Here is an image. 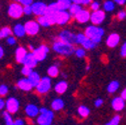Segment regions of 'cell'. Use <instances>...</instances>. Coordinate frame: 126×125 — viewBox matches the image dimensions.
Masks as SVG:
<instances>
[{
	"label": "cell",
	"instance_id": "20",
	"mask_svg": "<svg viewBox=\"0 0 126 125\" xmlns=\"http://www.w3.org/2000/svg\"><path fill=\"white\" fill-rule=\"evenodd\" d=\"M17 87L19 89H21L22 91H30L31 89H32V86H31V84L28 81L27 78H22V79L18 80Z\"/></svg>",
	"mask_w": 126,
	"mask_h": 125
},
{
	"label": "cell",
	"instance_id": "25",
	"mask_svg": "<svg viewBox=\"0 0 126 125\" xmlns=\"http://www.w3.org/2000/svg\"><path fill=\"white\" fill-rule=\"evenodd\" d=\"M64 101H63L62 99H60V98H56V99H54L53 101H52V103H51V108L53 109V110H55V111H59V110H61V109H63L64 108Z\"/></svg>",
	"mask_w": 126,
	"mask_h": 125
},
{
	"label": "cell",
	"instance_id": "33",
	"mask_svg": "<svg viewBox=\"0 0 126 125\" xmlns=\"http://www.w3.org/2000/svg\"><path fill=\"white\" fill-rule=\"evenodd\" d=\"M3 117H4V121H5V124L6 125H12L13 124V119H12L11 115L8 112L4 111L3 112Z\"/></svg>",
	"mask_w": 126,
	"mask_h": 125
},
{
	"label": "cell",
	"instance_id": "51",
	"mask_svg": "<svg viewBox=\"0 0 126 125\" xmlns=\"http://www.w3.org/2000/svg\"><path fill=\"white\" fill-rule=\"evenodd\" d=\"M29 49L31 50V52H32V51L34 50V47H33V46H32V45H29Z\"/></svg>",
	"mask_w": 126,
	"mask_h": 125
},
{
	"label": "cell",
	"instance_id": "40",
	"mask_svg": "<svg viewBox=\"0 0 126 125\" xmlns=\"http://www.w3.org/2000/svg\"><path fill=\"white\" fill-rule=\"evenodd\" d=\"M18 3L23 7V6H30L33 2L31 0H20V1H18Z\"/></svg>",
	"mask_w": 126,
	"mask_h": 125
},
{
	"label": "cell",
	"instance_id": "32",
	"mask_svg": "<svg viewBox=\"0 0 126 125\" xmlns=\"http://www.w3.org/2000/svg\"><path fill=\"white\" fill-rule=\"evenodd\" d=\"M36 22L38 23L39 26H43V27H49V26H50L49 23H48V21L46 20L45 16H38Z\"/></svg>",
	"mask_w": 126,
	"mask_h": 125
},
{
	"label": "cell",
	"instance_id": "50",
	"mask_svg": "<svg viewBox=\"0 0 126 125\" xmlns=\"http://www.w3.org/2000/svg\"><path fill=\"white\" fill-rule=\"evenodd\" d=\"M3 55H4V49H3L2 46H0V59L3 57Z\"/></svg>",
	"mask_w": 126,
	"mask_h": 125
},
{
	"label": "cell",
	"instance_id": "10",
	"mask_svg": "<svg viewBox=\"0 0 126 125\" xmlns=\"http://www.w3.org/2000/svg\"><path fill=\"white\" fill-rule=\"evenodd\" d=\"M31 9H32V13L35 14L36 16H44L46 9H47V4L42 2V1H37L33 2L31 4Z\"/></svg>",
	"mask_w": 126,
	"mask_h": 125
},
{
	"label": "cell",
	"instance_id": "21",
	"mask_svg": "<svg viewBox=\"0 0 126 125\" xmlns=\"http://www.w3.org/2000/svg\"><path fill=\"white\" fill-rule=\"evenodd\" d=\"M67 88H68V84L66 81H59L58 83H56L54 90L58 94H63L64 92H66Z\"/></svg>",
	"mask_w": 126,
	"mask_h": 125
},
{
	"label": "cell",
	"instance_id": "23",
	"mask_svg": "<svg viewBox=\"0 0 126 125\" xmlns=\"http://www.w3.org/2000/svg\"><path fill=\"white\" fill-rule=\"evenodd\" d=\"M12 33H14V35L16 37H23L26 33H25V30H24V26L22 24H16L13 28Z\"/></svg>",
	"mask_w": 126,
	"mask_h": 125
},
{
	"label": "cell",
	"instance_id": "36",
	"mask_svg": "<svg viewBox=\"0 0 126 125\" xmlns=\"http://www.w3.org/2000/svg\"><path fill=\"white\" fill-rule=\"evenodd\" d=\"M120 116L119 115H115L111 120H110L108 123H106L105 125H119L120 123Z\"/></svg>",
	"mask_w": 126,
	"mask_h": 125
},
{
	"label": "cell",
	"instance_id": "37",
	"mask_svg": "<svg viewBox=\"0 0 126 125\" xmlns=\"http://www.w3.org/2000/svg\"><path fill=\"white\" fill-rule=\"evenodd\" d=\"M90 8H91V10L93 12L94 11H97V10L100 9V3L98 1H93V2L90 3Z\"/></svg>",
	"mask_w": 126,
	"mask_h": 125
},
{
	"label": "cell",
	"instance_id": "35",
	"mask_svg": "<svg viewBox=\"0 0 126 125\" xmlns=\"http://www.w3.org/2000/svg\"><path fill=\"white\" fill-rule=\"evenodd\" d=\"M74 53H75V55H76L78 58H83V57H85V55H86V52H85V50H84L83 48L74 49Z\"/></svg>",
	"mask_w": 126,
	"mask_h": 125
},
{
	"label": "cell",
	"instance_id": "8",
	"mask_svg": "<svg viewBox=\"0 0 126 125\" xmlns=\"http://www.w3.org/2000/svg\"><path fill=\"white\" fill-rule=\"evenodd\" d=\"M24 30H25V33L28 34V35H36L38 32H39V29H40V26L38 25V23L34 20H29L27 21L24 25Z\"/></svg>",
	"mask_w": 126,
	"mask_h": 125
},
{
	"label": "cell",
	"instance_id": "12",
	"mask_svg": "<svg viewBox=\"0 0 126 125\" xmlns=\"http://www.w3.org/2000/svg\"><path fill=\"white\" fill-rule=\"evenodd\" d=\"M70 20V16L67 11H58L55 15V24L64 25L68 23Z\"/></svg>",
	"mask_w": 126,
	"mask_h": 125
},
{
	"label": "cell",
	"instance_id": "4",
	"mask_svg": "<svg viewBox=\"0 0 126 125\" xmlns=\"http://www.w3.org/2000/svg\"><path fill=\"white\" fill-rule=\"evenodd\" d=\"M7 13L12 18H15V19L20 18L23 15V7L18 2H12L8 6Z\"/></svg>",
	"mask_w": 126,
	"mask_h": 125
},
{
	"label": "cell",
	"instance_id": "14",
	"mask_svg": "<svg viewBox=\"0 0 126 125\" xmlns=\"http://www.w3.org/2000/svg\"><path fill=\"white\" fill-rule=\"evenodd\" d=\"M74 18L77 20V22H79V23H86L90 19V12L86 9H81L80 12L78 13Z\"/></svg>",
	"mask_w": 126,
	"mask_h": 125
},
{
	"label": "cell",
	"instance_id": "48",
	"mask_svg": "<svg viewBox=\"0 0 126 125\" xmlns=\"http://www.w3.org/2000/svg\"><path fill=\"white\" fill-rule=\"evenodd\" d=\"M120 98H121V99H123V100L125 101V98H126V90H125V89H123V90H122L121 95H120Z\"/></svg>",
	"mask_w": 126,
	"mask_h": 125
},
{
	"label": "cell",
	"instance_id": "16",
	"mask_svg": "<svg viewBox=\"0 0 126 125\" xmlns=\"http://www.w3.org/2000/svg\"><path fill=\"white\" fill-rule=\"evenodd\" d=\"M119 41H120V36H119V34H117V33H112V34H110V35L107 37V39H106V44H107L108 47L113 48V47H115V46L118 45Z\"/></svg>",
	"mask_w": 126,
	"mask_h": 125
},
{
	"label": "cell",
	"instance_id": "38",
	"mask_svg": "<svg viewBox=\"0 0 126 125\" xmlns=\"http://www.w3.org/2000/svg\"><path fill=\"white\" fill-rule=\"evenodd\" d=\"M8 93V87L4 84L0 85V96H5Z\"/></svg>",
	"mask_w": 126,
	"mask_h": 125
},
{
	"label": "cell",
	"instance_id": "47",
	"mask_svg": "<svg viewBox=\"0 0 126 125\" xmlns=\"http://www.w3.org/2000/svg\"><path fill=\"white\" fill-rule=\"evenodd\" d=\"M4 107H5V101L2 98H0V110H2Z\"/></svg>",
	"mask_w": 126,
	"mask_h": 125
},
{
	"label": "cell",
	"instance_id": "39",
	"mask_svg": "<svg viewBox=\"0 0 126 125\" xmlns=\"http://www.w3.org/2000/svg\"><path fill=\"white\" fill-rule=\"evenodd\" d=\"M32 72V69H30V68H28V67H25V66H23V68L21 69V73L24 75V76H29V74Z\"/></svg>",
	"mask_w": 126,
	"mask_h": 125
},
{
	"label": "cell",
	"instance_id": "45",
	"mask_svg": "<svg viewBox=\"0 0 126 125\" xmlns=\"http://www.w3.org/2000/svg\"><path fill=\"white\" fill-rule=\"evenodd\" d=\"M103 104V100L101 98H98L95 100V102H94V105H95V107H100L101 105Z\"/></svg>",
	"mask_w": 126,
	"mask_h": 125
},
{
	"label": "cell",
	"instance_id": "27",
	"mask_svg": "<svg viewBox=\"0 0 126 125\" xmlns=\"http://www.w3.org/2000/svg\"><path fill=\"white\" fill-rule=\"evenodd\" d=\"M11 35H12V30L9 27H3L2 29H0V39L8 38Z\"/></svg>",
	"mask_w": 126,
	"mask_h": 125
},
{
	"label": "cell",
	"instance_id": "46",
	"mask_svg": "<svg viewBox=\"0 0 126 125\" xmlns=\"http://www.w3.org/2000/svg\"><path fill=\"white\" fill-rule=\"evenodd\" d=\"M25 123H24V121L22 120V119H16L15 121H13V124L12 125H24Z\"/></svg>",
	"mask_w": 126,
	"mask_h": 125
},
{
	"label": "cell",
	"instance_id": "43",
	"mask_svg": "<svg viewBox=\"0 0 126 125\" xmlns=\"http://www.w3.org/2000/svg\"><path fill=\"white\" fill-rule=\"evenodd\" d=\"M125 17H126V13H125V11H119V12H118V14H117V18H118L119 20H124Z\"/></svg>",
	"mask_w": 126,
	"mask_h": 125
},
{
	"label": "cell",
	"instance_id": "6",
	"mask_svg": "<svg viewBox=\"0 0 126 125\" xmlns=\"http://www.w3.org/2000/svg\"><path fill=\"white\" fill-rule=\"evenodd\" d=\"M61 42L65 43V44H68V45H74L76 44V36L74 33L70 32L68 30H63L62 32H60L59 34V39Z\"/></svg>",
	"mask_w": 126,
	"mask_h": 125
},
{
	"label": "cell",
	"instance_id": "9",
	"mask_svg": "<svg viewBox=\"0 0 126 125\" xmlns=\"http://www.w3.org/2000/svg\"><path fill=\"white\" fill-rule=\"evenodd\" d=\"M48 52H49L48 46H46V45H40L38 48H36V49H34L32 51V54L35 57V59L37 60V62H39V61H43L47 57V54H48Z\"/></svg>",
	"mask_w": 126,
	"mask_h": 125
},
{
	"label": "cell",
	"instance_id": "29",
	"mask_svg": "<svg viewBox=\"0 0 126 125\" xmlns=\"http://www.w3.org/2000/svg\"><path fill=\"white\" fill-rule=\"evenodd\" d=\"M89 113H90V110H89L88 107H86L84 105H81V106L78 107V114H79L81 117L85 118L89 115Z\"/></svg>",
	"mask_w": 126,
	"mask_h": 125
},
{
	"label": "cell",
	"instance_id": "24",
	"mask_svg": "<svg viewBox=\"0 0 126 125\" xmlns=\"http://www.w3.org/2000/svg\"><path fill=\"white\" fill-rule=\"evenodd\" d=\"M81 9H82V6L72 3V4L70 5V7L68 8V14H69V16H70V17H75L76 15L80 12Z\"/></svg>",
	"mask_w": 126,
	"mask_h": 125
},
{
	"label": "cell",
	"instance_id": "17",
	"mask_svg": "<svg viewBox=\"0 0 126 125\" xmlns=\"http://www.w3.org/2000/svg\"><path fill=\"white\" fill-rule=\"evenodd\" d=\"M111 106L115 111H121L124 109L125 101L123 99H121L120 97H115V98H113V100L111 102Z\"/></svg>",
	"mask_w": 126,
	"mask_h": 125
},
{
	"label": "cell",
	"instance_id": "44",
	"mask_svg": "<svg viewBox=\"0 0 126 125\" xmlns=\"http://www.w3.org/2000/svg\"><path fill=\"white\" fill-rule=\"evenodd\" d=\"M120 55L122 57H125L126 56V44L123 43L122 46H121V49H120Z\"/></svg>",
	"mask_w": 126,
	"mask_h": 125
},
{
	"label": "cell",
	"instance_id": "22",
	"mask_svg": "<svg viewBox=\"0 0 126 125\" xmlns=\"http://www.w3.org/2000/svg\"><path fill=\"white\" fill-rule=\"evenodd\" d=\"M56 4L59 11H66L72 4V1H70V0H58Z\"/></svg>",
	"mask_w": 126,
	"mask_h": 125
},
{
	"label": "cell",
	"instance_id": "30",
	"mask_svg": "<svg viewBox=\"0 0 126 125\" xmlns=\"http://www.w3.org/2000/svg\"><path fill=\"white\" fill-rule=\"evenodd\" d=\"M103 8H104V11L106 12H111L115 8V3L113 1H105L103 3Z\"/></svg>",
	"mask_w": 126,
	"mask_h": 125
},
{
	"label": "cell",
	"instance_id": "52",
	"mask_svg": "<svg viewBox=\"0 0 126 125\" xmlns=\"http://www.w3.org/2000/svg\"><path fill=\"white\" fill-rule=\"evenodd\" d=\"M89 69H90V66H89V65H87V66H86V70H89Z\"/></svg>",
	"mask_w": 126,
	"mask_h": 125
},
{
	"label": "cell",
	"instance_id": "11",
	"mask_svg": "<svg viewBox=\"0 0 126 125\" xmlns=\"http://www.w3.org/2000/svg\"><path fill=\"white\" fill-rule=\"evenodd\" d=\"M92 22V25L94 26H97L99 24H101L104 20H105V12L103 10H97V11H94L92 13H90V19Z\"/></svg>",
	"mask_w": 126,
	"mask_h": 125
},
{
	"label": "cell",
	"instance_id": "5",
	"mask_svg": "<svg viewBox=\"0 0 126 125\" xmlns=\"http://www.w3.org/2000/svg\"><path fill=\"white\" fill-rule=\"evenodd\" d=\"M35 88H36L37 92L40 93V94H45V93H47L51 88V78H49L48 76L42 77L38 85Z\"/></svg>",
	"mask_w": 126,
	"mask_h": 125
},
{
	"label": "cell",
	"instance_id": "41",
	"mask_svg": "<svg viewBox=\"0 0 126 125\" xmlns=\"http://www.w3.org/2000/svg\"><path fill=\"white\" fill-rule=\"evenodd\" d=\"M23 14H25V15H31L32 14L31 5L30 6H23Z\"/></svg>",
	"mask_w": 126,
	"mask_h": 125
},
{
	"label": "cell",
	"instance_id": "2",
	"mask_svg": "<svg viewBox=\"0 0 126 125\" xmlns=\"http://www.w3.org/2000/svg\"><path fill=\"white\" fill-rule=\"evenodd\" d=\"M40 115L37 116V123L39 125H51L53 118H54V113L52 110H49L47 108H40L39 109Z\"/></svg>",
	"mask_w": 126,
	"mask_h": 125
},
{
	"label": "cell",
	"instance_id": "15",
	"mask_svg": "<svg viewBox=\"0 0 126 125\" xmlns=\"http://www.w3.org/2000/svg\"><path fill=\"white\" fill-rule=\"evenodd\" d=\"M25 113L28 117L34 118L39 115V108L35 104H28L25 107Z\"/></svg>",
	"mask_w": 126,
	"mask_h": 125
},
{
	"label": "cell",
	"instance_id": "26",
	"mask_svg": "<svg viewBox=\"0 0 126 125\" xmlns=\"http://www.w3.org/2000/svg\"><path fill=\"white\" fill-rule=\"evenodd\" d=\"M119 86H120L119 82L116 81V80H113V81H111V82L108 84V86H107V91H108L109 93H115V92L119 89Z\"/></svg>",
	"mask_w": 126,
	"mask_h": 125
},
{
	"label": "cell",
	"instance_id": "34",
	"mask_svg": "<svg viewBox=\"0 0 126 125\" xmlns=\"http://www.w3.org/2000/svg\"><path fill=\"white\" fill-rule=\"evenodd\" d=\"M75 36H76V44H81L82 45V43L87 39L86 36L83 33H78Z\"/></svg>",
	"mask_w": 126,
	"mask_h": 125
},
{
	"label": "cell",
	"instance_id": "7",
	"mask_svg": "<svg viewBox=\"0 0 126 125\" xmlns=\"http://www.w3.org/2000/svg\"><path fill=\"white\" fill-rule=\"evenodd\" d=\"M19 101L18 99H16L15 97H9L6 102H5V107H6V112H8L9 114H13L16 113L19 110Z\"/></svg>",
	"mask_w": 126,
	"mask_h": 125
},
{
	"label": "cell",
	"instance_id": "18",
	"mask_svg": "<svg viewBox=\"0 0 126 125\" xmlns=\"http://www.w3.org/2000/svg\"><path fill=\"white\" fill-rule=\"evenodd\" d=\"M26 54H27V50L24 47L19 46V47L15 50V59H16L18 63H23V60H24Z\"/></svg>",
	"mask_w": 126,
	"mask_h": 125
},
{
	"label": "cell",
	"instance_id": "31",
	"mask_svg": "<svg viewBox=\"0 0 126 125\" xmlns=\"http://www.w3.org/2000/svg\"><path fill=\"white\" fill-rule=\"evenodd\" d=\"M82 46H83V49H84V50H85V49H88V50H89V49H93V48H95L97 45H96L95 43H93L90 39H88V38H87V39L82 43Z\"/></svg>",
	"mask_w": 126,
	"mask_h": 125
},
{
	"label": "cell",
	"instance_id": "1",
	"mask_svg": "<svg viewBox=\"0 0 126 125\" xmlns=\"http://www.w3.org/2000/svg\"><path fill=\"white\" fill-rule=\"evenodd\" d=\"M84 35L86 36V38L90 39L93 43H95L97 45L102 40V36L104 35V29L98 26L90 25L86 28Z\"/></svg>",
	"mask_w": 126,
	"mask_h": 125
},
{
	"label": "cell",
	"instance_id": "28",
	"mask_svg": "<svg viewBox=\"0 0 126 125\" xmlns=\"http://www.w3.org/2000/svg\"><path fill=\"white\" fill-rule=\"evenodd\" d=\"M47 73H48V77H49V78H50V77L54 78V77H57V76H58V74H59V69H58V67H57L56 65H52V66H50V67L48 68V70H47Z\"/></svg>",
	"mask_w": 126,
	"mask_h": 125
},
{
	"label": "cell",
	"instance_id": "49",
	"mask_svg": "<svg viewBox=\"0 0 126 125\" xmlns=\"http://www.w3.org/2000/svg\"><path fill=\"white\" fill-rule=\"evenodd\" d=\"M114 3L118 4V5H124L126 3L125 0H116V1H114Z\"/></svg>",
	"mask_w": 126,
	"mask_h": 125
},
{
	"label": "cell",
	"instance_id": "13",
	"mask_svg": "<svg viewBox=\"0 0 126 125\" xmlns=\"http://www.w3.org/2000/svg\"><path fill=\"white\" fill-rule=\"evenodd\" d=\"M25 67H28L30 69H33L36 65H37V60L35 59V57L33 56L32 52H27L24 60H23V63Z\"/></svg>",
	"mask_w": 126,
	"mask_h": 125
},
{
	"label": "cell",
	"instance_id": "3",
	"mask_svg": "<svg viewBox=\"0 0 126 125\" xmlns=\"http://www.w3.org/2000/svg\"><path fill=\"white\" fill-rule=\"evenodd\" d=\"M53 50L62 56H69L74 53V47L72 45L65 44L60 40H56L53 43Z\"/></svg>",
	"mask_w": 126,
	"mask_h": 125
},
{
	"label": "cell",
	"instance_id": "42",
	"mask_svg": "<svg viewBox=\"0 0 126 125\" xmlns=\"http://www.w3.org/2000/svg\"><path fill=\"white\" fill-rule=\"evenodd\" d=\"M7 44H9V45L16 44V38H15L14 36H9V37L7 38Z\"/></svg>",
	"mask_w": 126,
	"mask_h": 125
},
{
	"label": "cell",
	"instance_id": "19",
	"mask_svg": "<svg viewBox=\"0 0 126 125\" xmlns=\"http://www.w3.org/2000/svg\"><path fill=\"white\" fill-rule=\"evenodd\" d=\"M27 79H28V81L30 82L31 86H32V88H33V87H36L38 85V83H39L41 78H40V75L37 72L32 71V72L29 74V76L27 77Z\"/></svg>",
	"mask_w": 126,
	"mask_h": 125
}]
</instances>
